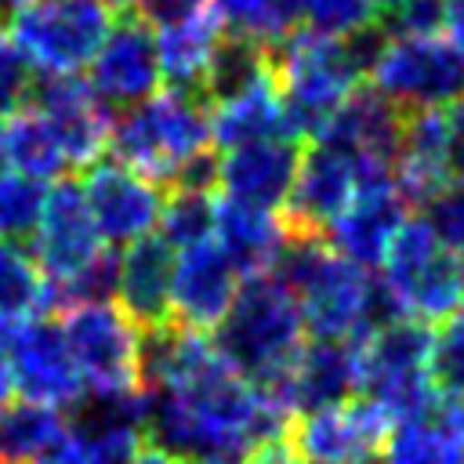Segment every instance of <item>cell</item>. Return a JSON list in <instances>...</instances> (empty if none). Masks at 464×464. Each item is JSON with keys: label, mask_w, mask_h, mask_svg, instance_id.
I'll list each match as a JSON object with an SVG mask.
<instances>
[{"label": "cell", "mask_w": 464, "mask_h": 464, "mask_svg": "<svg viewBox=\"0 0 464 464\" xmlns=\"http://www.w3.org/2000/svg\"><path fill=\"white\" fill-rule=\"evenodd\" d=\"M112 14H127V11H134V0H102Z\"/></svg>", "instance_id": "cell-45"}, {"label": "cell", "mask_w": 464, "mask_h": 464, "mask_svg": "<svg viewBox=\"0 0 464 464\" xmlns=\"http://www.w3.org/2000/svg\"><path fill=\"white\" fill-rule=\"evenodd\" d=\"M29 105H36L51 127L58 130L72 170L91 167L94 160H102V152L109 149L112 138V109L91 91L87 80H80V72L69 76H40L33 80L29 91Z\"/></svg>", "instance_id": "cell-18"}, {"label": "cell", "mask_w": 464, "mask_h": 464, "mask_svg": "<svg viewBox=\"0 0 464 464\" xmlns=\"http://www.w3.org/2000/svg\"><path fill=\"white\" fill-rule=\"evenodd\" d=\"M4 14H11V0H0V18Z\"/></svg>", "instance_id": "cell-47"}, {"label": "cell", "mask_w": 464, "mask_h": 464, "mask_svg": "<svg viewBox=\"0 0 464 464\" xmlns=\"http://www.w3.org/2000/svg\"><path fill=\"white\" fill-rule=\"evenodd\" d=\"M265 388H276L294 417L308 413V410L337 406V402L359 395V352H355V341L308 337L301 344V352L294 355L290 370L276 384H265Z\"/></svg>", "instance_id": "cell-21"}, {"label": "cell", "mask_w": 464, "mask_h": 464, "mask_svg": "<svg viewBox=\"0 0 464 464\" xmlns=\"http://www.w3.org/2000/svg\"><path fill=\"white\" fill-rule=\"evenodd\" d=\"M276 272L294 290L308 337L359 341L370 326L392 315L373 272L337 254L315 232H294Z\"/></svg>", "instance_id": "cell-2"}, {"label": "cell", "mask_w": 464, "mask_h": 464, "mask_svg": "<svg viewBox=\"0 0 464 464\" xmlns=\"http://www.w3.org/2000/svg\"><path fill=\"white\" fill-rule=\"evenodd\" d=\"M87 83L112 112H123L156 94L163 87L156 29L138 14H120L87 65Z\"/></svg>", "instance_id": "cell-15"}, {"label": "cell", "mask_w": 464, "mask_h": 464, "mask_svg": "<svg viewBox=\"0 0 464 464\" xmlns=\"http://www.w3.org/2000/svg\"><path fill=\"white\" fill-rule=\"evenodd\" d=\"M257 138H294L283 91L276 83V69L254 87L210 105V141L218 152L243 141H257Z\"/></svg>", "instance_id": "cell-25"}, {"label": "cell", "mask_w": 464, "mask_h": 464, "mask_svg": "<svg viewBox=\"0 0 464 464\" xmlns=\"http://www.w3.org/2000/svg\"><path fill=\"white\" fill-rule=\"evenodd\" d=\"M239 286L243 276L214 236L178 250L170 283V323L214 334L225 312L232 308Z\"/></svg>", "instance_id": "cell-17"}, {"label": "cell", "mask_w": 464, "mask_h": 464, "mask_svg": "<svg viewBox=\"0 0 464 464\" xmlns=\"http://www.w3.org/2000/svg\"><path fill=\"white\" fill-rule=\"evenodd\" d=\"M36 464H123L94 431L80 428L76 420H69L65 435L36 460Z\"/></svg>", "instance_id": "cell-40"}, {"label": "cell", "mask_w": 464, "mask_h": 464, "mask_svg": "<svg viewBox=\"0 0 464 464\" xmlns=\"http://www.w3.org/2000/svg\"><path fill=\"white\" fill-rule=\"evenodd\" d=\"M362 170H366V156L337 149L330 141H304L294 188L283 207L290 228L323 236L362 188Z\"/></svg>", "instance_id": "cell-16"}, {"label": "cell", "mask_w": 464, "mask_h": 464, "mask_svg": "<svg viewBox=\"0 0 464 464\" xmlns=\"http://www.w3.org/2000/svg\"><path fill=\"white\" fill-rule=\"evenodd\" d=\"M373 25L384 36H399V33H439L442 29V0H384Z\"/></svg>", "instance_id": "cell-37"}, {"label": "cell", "mask_w": 464, "mask_h": 464, "mask_svg": "<svg viewBox=\"0 0 464 464\" xmlns=\"http://www.w3.org/2000/svg\"><path fill=\"white\" fill-rule=\"evenodd\" d=\"M225 22L218 14V7H203L192 18H181L174 25L156 29V51H160V69H163V83L167 87H181V91H199L207 65L225 36Z\"/></svg>", "instance_id": "cell-27"}, {"label": "cell", "mask_w": 464, "mask_h": 464, "mask_svg": "<svg viewBox=\"0 0 464 464\" xmlns=\"http://www.w3.org/2000/svg\"><path fill=\"white\" fill-rule=\"evenodd\" d=\"M402 123L406 112L384 98L377 87H355L337 109L334 116L319 127V134L312 141H330L337 149L359 152V156H373V160H388L395 163L399 156V141H402Z\"/></svg>", "instance_id": "cell-24"}, {"label": "cell", "mask_w": 464, "mask_h": 464, "mask_svg": "<svg viewBox=\"0 0 464 464\" xmlns=\"http://www.w3.org/2000/svg\"><path fill=\"white\" fill-rule=\"evenodd\" d=\"M424 218L450 250L464 254V181H450L446 188H439L424 203Z\"/></svg>", "instance_id": "cell-38"}, {"label": "cell", "mask_w": 464, "mask_h": 464, "mask_svg": "<svg viewBox=\"0 0 464 464\" xmlns=\"http://www.w3.org/2000/svg\"><path fill=\"white\" fill-rule=\"evenodd\" d=\"M83 170L87 174H83L80 188H83L87 210L102 232V239L109 246H127L160 228V214H163V199H167L163 185H156L152 178L120 163L116 156L94 160Z\"/></svg>", "instance_id": "cell-13"}, {"label": "cell", "mask_w": 464, "mask_h": 464, "mask_svg": "<svg viewBox=\"0 0 464 464\" xmlns=\"http://www.w3.org/2000/svg\"><path fill=\"white\" fill-rule=\"evenodd\" d=\"M69 420L65 410L36 402V399H11L0 406V464H36L62 435Z\"/></svg>", "instance_id": "cell-30"}, {"label": "cell", "mask_w": 464, "mask_h": 464, "mask_svg": "<svg viewBox=\"0 0 464 464\" xmlns=\"http://www.w3.org/2000/svg\"><path fill=\"white\" fill-rule=\"evenodd\" d=\"M268 72H272V47H265L250 36H239V33H225L207 65L199 94L207 98V105H214V102H225L232 94L254 87Z\"/></svg>", "instance_id": "cell-31"}, {"label": "cell", "mask_w": 464, "mask_h": 464, "mask_svg": "<svg viewBox=\"0 0 464 464\" xmlns=\"http://www.w3.org/2000/svg\"><path fill=\"white\" fill-rule=\"evenodd\" d=\"M239 464H304V460H301V453L283 435V439H268V442L254 446Z\"/></svg>", "instance_id": "cell-42"}, {"label": "cell", "mask_w": 464, "mask_h": 464, "mask_svg": "<svg viewBox=\"0 0 464 464\" xmlns=\"http://www.w3.org/2000/svg\"><path fill=\"white\" fill-rule=\"evenodd\" d=\"M301 141L297 138H257L218 152V192L283 210L286 196L294 188V174L301 163Z\"/></svg>", "instance_id": "cell-20"}, {"label": "cell", "mask_w": 464, "mask_h": 464, "mask_svg": "<svg viewBox=\"0 0 464 464\" xmlns=\"http://www.w3.org/2000/svg\"><path fill=\"white\" fill-rule=\"evenodd\" d=\"M431 377L439 392H464V308L442 319L431 337Z\"/></svg>", "instance_id": "cell-36"}, {"label": "cell", "mask_w": 464, "mask_h": 464, "mask_svg": "<svg viewBox=\"0 0 464 464\" xmlns=\"http://www.w3.org/2000/svg\"><path fill=\"white\" fill-rule=\"evenodd\" d=\"M58 326L87 392L141 384V326L112 297L65 304Z\"/></svg>", "instance_id": "cell-10"}, {"label": "cell", "mask_w": 464, "mask_h": 464, "mask_svg": "<svg viewBox=\"0 0 464 464\" xmlns=\"http://www.w3.org/2000/svg\"><path fill=\"white\" fill-rule=\"evenodd\" d=\"M377 272L392 315L442 323L464 308V254L450 250L424 214L402 221Z\"/></svg>", "instance_id": "cell-6"}, {"label": "cell", "mask_w": 464, "mask_h": 464, "mask_svg": "<svg viewBox=\"0 0 464 464\" xmlns=\"http://www.w3.org/2000/svg\"><path fill=\"white\" fill-rule=\"evenodd\" d=\"M228 33L250 36L265 47H279L294 29L304 25L301 0H214Z\"/></svg>", "instance_id": "cell-32"}, {"label": "cell", "mask_w": 464, "mask_h": 464, "mask_svg": "<svg viewBox=\"0 0 464 464\" xmlns=\"http://www.w3.org/2000/svg\"><path fill=\"white\" fill-rule=\"evenodd\" d=\"M58 312V294L33 246L0 239V323H22Z\"/></svg>", "instance_id": "cell-28"}, {"label": "cell", "mask_w": 464, "mask_h": 464, "mask_svg": "<svg viewBox=\"0 0 464 464\" xmlns=\"http://www.w3.org/2000/svg\"><path fill=\"white\" fill-rule=\"evenodd\" d=\"M406 218H410V203H406L399 181L377 178L355 192V199L334 218V225L323 232V239L348 261L377 272Z\"/></svg>", "instance_id": "cell-19"}, {"label": "cell", "mask_w": 464, "mask_h": 464, "mask_svg": "<svg viewBox=\"0 0 464 464\" xmlns=\"http://www.w3.org/2000/svg\"><path fill=\"white\" fill-rule=\"evenodd\" d=\"M290 420L294 413L276 388L246 381L228 362H218L181 388L149 392V442L178 460H243L254 446L283 439Z\"/></svg>", "instance_id": "cell-1"}, {"label": "cell", "mask_w": 464, "mask_h": 464, "mask_svg": "<svg viewBox=\"0 0 464 464\" xmlns=\"http://www.w3.org/2000/svg\"><path fill=\"white\" fill-rule=\"evenodd\" d=\"M392 424L395 420L381 402L352 395L337 406L297 413L286 428V442L304 464H359L384 450Z\"/></svg>", "instance_id": "cell-12"}, {"label": "cell", "mask_w": 464, "mask_h": 464, "mask_svg": "<svg viewBox=\"0 0 464 464\" xmlns=\"http://www.w3.org/2000/svg\"><path fill=\"white\" fill-rule=\"evenodd\" d=\"M0 167L36 178L44 185H51V181L65 178V170H72L58 130L29 102L0 116Z\"/></svg>", "instance_id": "cell-26"}, {"label": "cell", "mask_w": 464, "mask_h": 464, "mask_svg": "<svg viewBox=\"0 0 464 464\" xmlns=\"http://www.w3.org/2000/svg\"><path fill=\"white\" fill-rule=\"evenodd\" d=\"M33 65L25 62V54L18 51V44L11 40L7 25H0V116L25 105L29 91H33Z\"/></svg>", "instance_id": "cell-39"}, {"label": "cell", "mask_w": 464, "mask_h": 464, "mask_svg": "<svg viewBox=\"0 0 464 464\" xmlns=\"http://www.w3.org/2000/svg\"><path fill=\"white\" fill-rule=\"evenodd\" d=\"M109 25L112 11L102 0H29L7 14V33L36 76L87 69Z\"/></svg>", "instance_id": "cell-9"}, {"label": "cell", "mask_w": 464, "mask_h": 464, "mask_svg": "<svg viewBox=\"0 0 464 464\" xmlns=\"http://www.w3.org/2000/svg\"><path fill=\"white\" fill-rule=\"evenodd\" d=\"M381 460L384 464H464V431L431 406L417 417H402L392 424Z\"/></svg>", "instance_id": "cell-29"}, {"label": "cell", "mask_w": 464, "mask_h": 464, "mask_svg": "<svg viewBox=\"0 0 464 464\" xmlns=\"http://www.w3.org/2000/svg\"><path fill=\"white\" fill-rule=\"evenodd\" d=\"M181 464H239V460H228V457H188Z\"/></svg>", "instance_id": "cell-46"}, {"label": "cell", "mask_w": 464, "mask_h": 464, "mask_svg": "<svg viewBox=\"0 0 464 464\" xmlns=\"http://www.w3.org/2000/svg\"><path fill=\"white\" fill-rule=\"evenodd\" d=\"M442 33L464 51V0H442Z\"/></svg>", "instance_id": "cell-43"}, {"label": "cell", "mask_w": 464, "mask_h": 464, "mask_svg": "<svg viewBox=\"0 0 464 464\" xmlns=\"http://www.w3.org/2000/svg\"><path fill=\"white\" fill-rule=\"evenodd\" d=\"M431 323L413 315H388L359 341V395L381 402L392 420L417 417L435 406L439 384L431 377Z\"/></svg>", "instance_id": "cell-7"}, {"label": "cell", "mask_w": 464, "mask_h": 464, "mask_svg": "<svg viewBox=\"0 0 464 464\" xmlns=\"http://www.w3.org/2000/svg\"><path fill=\"white\" fill-rule=\"evenodd\" d=\"M174 257H178V250L160 232H149V236L127 243L120 261H116V294H112V301L141 330L170 323Z\"/></svg>", "instance_id": "cell-23"}, {"label": "cell", "mask_w": 464, "mask_h": 464, "mask_svg": "<svg viewBox=\"0 0 464 464\" xmlns=\"http://www.w3.org/2000/svg\"><path fill=\"white\" fill-rule=\"evenodd\" d=\"M377 44V25L355 36H323L301 25L279 47H272L276 83L283 91L290 134L297 141H312L334 109L366 80Z\"/></svg>", "instance_id": "cell-3"}, {"label": "cell", "mask_w": 464, "mask_h": 464, "mask_svg": "<svg viewBox=\"0 0 464 464\" xmlns=\"http://www.w3.org/2000/svg\"><path fill=\"white\" fill-rule=\"evenodd\" d=\"M7 362L14 373V392L25 399L72 410L87 392L65 344V334L51 315L7 326Z\"/></svg>", "instance_id": "cell-14"}, {"label": "cell", "mask_w": 464, "mask_h": 464, "mask_svg": "<svg viewBox=\"0 0 464 464\" xmlns=\"http://www.w3.org/2000/svg\"><path fill=\"white\" fill-rule=\"evenodd\" d=\"M22 4H29V0H11V7H22Z\"/></svg>", "instance_id": "cell-48"}, {"label": "cell", "mask_w": 464, "mask_h": 464, "mask_svg": "<svg viewBox=\"0 0 464 464\" xmlns=\"http://www.w3.org/2000/svg\"><path fill=\"white\" fill-rule=\"evenodd\" d=\"M214 210H218V192L203 188H167L163 214H160V236L174 246L185 250L192 243H203L214 236Z\"/></svg>", "instance_id": "cell-33"}, {"label": "cell", "mask_w": 464, "mask_h": 464, "mask_svg": "<svg viewBox=\"0 0 464 464\" xmlns=\"http://www.w3.org/2000/svg\"><path fill=\"white\" fill-rule=\"evenodd\" d=\"M109 149L120 163L134 167L138 174L167 188L192 156L214 149L210 105L199 91L163 83L156 94L123 109L112 120Z\"/></svg>", "instance_id": "cell-5"}, {"label": "cell", "mask_w": 464, "mask_h": 464, "mask_svg": "<svg viewBox=\"0 0 464 464\" xmlns=\"http://www.w3.org/2000/svg\"><path fill=\"white\" fill-rule=\"evenodd\" d=\"M304 29L323 36H355L377 22L381 0H301Z\"/></svg>", "instance_id": "cell-35"}, {"label": "cell", "mask_w": 464, "mask_h": 464, "mask_svg": "<svg viewBox=\"0 0 464 464\" xmlns=\"http://www.w3.org/2000/svg\"><path fill=\"white\" fill-rule=\"evenodd\" d=\"M214 239L232 257L239 276L250 279V276L279 268V261H283V254L294 239V228H290L286 214H279L272 207L243 203V199H232V196L218 192Z\"/></svg>", "instance_id": "cell-22"}, {"label": "cell", "mask_w": 464, "mask_h": 464, "mask_svg": "<svg viewBox=\"0 0 464 464\" xmlns=\"http://www.w3.org/2000/svg\"><path fill=\"white\" fill-rule=\"evenodd\" d=\"M123 464H181L174 453H167V450H160V446H152V442H145L134 457H127Z\"/></svg>", "instance_id": "cell-44"}, {"label": "cell", "mask_w": 464, "mask_h": 464, "mask_svg": "<svg viewBox=\"0 0 464 464\" xmlns=\"http://www.w3.org/2000/svg\"><path fill=\"white\" fill-rule=\"evenodd\" d=\"M210 337L236 373L254 384H276L308 341V326L286 279L279 272H261L243 279Z\"/></svg>", "instance_id": "cell-4"}, {"label": "cell", "mask_w": 464, "mask_h": 464, "mask_svg": "<svg viewBox=\"0 0 464 464\" xmlns=\"http://www.w3.org/2000/svg\"><path fill=\"white\" fill-rule=\"evenodd\" d=\"M44 196H47L44 181L0 167V239L33 236L44 210Z\"/></svg>", "instance_id": "cell-34"}, {"label": "cell", "mask_w": 464, "mask_h": 464, "mask_svg": "<svg viewBox=\"0 0 464 464\" xmlns=\"http://www.w3.org/2000/svg\"><path fill=\"white\" fill-rule=\"evenodd\" d=\"M214 0H134V14L141 22H149L152 29H163V25H174L181 18H192L199 14L203 7H210Z\"/></svg>", "instance_id": "cell-41"}, {"label": "cell", "mask_w": 464, "mask_h": 464, "mask_svg": "<svg viewBox=\"0 0 464 464\" xmlns=\"http://www.w3.org/2000/svg\"><path fill=\"white\" fill-rule=\"evenodd\" d=\"M366 80L402 112L446 109L464 98V51L442 29L399 36L381 33Z\"/></svg>", "instance_id": "cell-8"}, {"label": "cell", "mask_w": 464, "mask_h": 464, "mask_svg": "<svg viewBox=\"0 0 464 464\" xmlns=\"http://www.w3.org/2000/svg\"><path fill=\"white\" fill-rule=\"evenodd\" d=\"M29 239H33L29 246H33L40 268L47 272V279L58 294V312L72 301L83 276L109 250V243L102 239V232H98V225L87 210L83 188L72 178L51 181V188L44 196L40 221H36Z\"/></svg>", "instance_id": "cell-11"}]
</instances>
